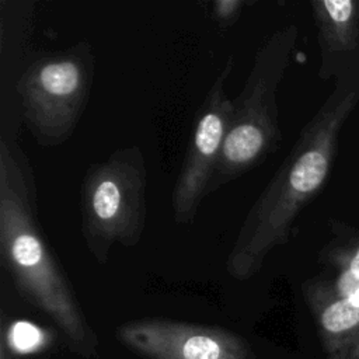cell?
<instances>
[{"label": "cell", "mask_w": 359, "mask_h": 359, "mask_svg": "<svg viewBox=\"0 0 359 359\" xmlns=\"http://www.w3.org/2000/svg\"><path fill=\"white\" fill-rule=\"evenodd\" d=\"M94 53L88 42L46 53L20 76L15 90L28 130L39 146L65 143L88 102Z\"/></svg>", "instance_id": "cell-5"}, {"label": "cell", "mask_w": 359, "mask_h": 359, "mask_svg": "<svg viewBox=\"0 0 359 359\" xmlns=\"http://www.w3.org/2000/svg\"><path fill=\"white\" fill-rule=\"evenodd\" d=\"M0 359H15L11 355V348L8 349L4 344V341H1V345H0Z\"/></svg>", "instance_id": "cell-13"}, {"label": "cell", "mask_w": 359, "mask_h": 359, "mask_svg": "<svg viewBox=\"0 0 359 359\" xmlns=\"http://www.w3.org/2000/svg\"><path fill=\"white\" fill-rule=\"evenodd\" d=\"M358 101L359 76L337 79L332 93L303 128L293 149L241 222L226 259L231 278H252L268 255L289 241L297 216L331 172L339 133Z\"/></svg>", "instance_id": "cell-1"}, {"label": "cell", "mask_w": 359, "mask_h": 359, "mask_svg": "<svg viewBox=\"0 0 359 359\" xmlns=\"http://www.w3.org/2000/svg\"><path fill=\"white\" fill-rule=\"evenodd\" d=\"M116 337L143 359H255L245 339L216 325L149 317L121 324Z\"/></svg>", "instance_id": "cell-7"}, {"label": "cell", "mask_w": 359, "mask_h": 359, "mask_svg": "<svg viewBox=\"0 0 359 359\" xmlns=\"http://www.w3.org/2000/svg\"><path fill=\"white\" fill-rule=\"evenodd\" d=\"M146 187V160L133 144L87 168L80 192L81 233L98 264L108 261L115 244L133 247L140 241L147 217Z\"/></svg>", "instance_id": "cell-4"}, {"label": "cell", "mask_w": 359, "mask_h": 359, "mask_svg": "<svg viewBox=\"0 0 359 359\" xmlns=\"http://www.w3.org/2000/svg\"><path fill=\"white\" fill-rule=\"evenodd\" d=\"M318 32L320 77L359 76V1L314 0Z\"/></svg>", "instance_id": "cell-8"}, {"label": "cell", "mask_w": 359, "mask_h": 359, "mask_svg": "<svg viewBox=\"0 0 359 359\" xmlns=\"http://www.w3.org/2000/svg\"><path fill=\"white\" fill-rule=\"evenodd\" d=\"M32 172L17 144L0 142V255L20 294L76 344L88 327L70 282L36 222Z\"/></svg>", "instance_id": "cell-2"}, {"label": "cell", "mask_w": 359, "mask_h": 359, "mask_svg": "<svg viewBox=\"0 0 359 359\" xmlns=\"http://www.w3.org/2000/svg\"><path fill=\"white\" fill-rule=\"evenodd\" d=\"M233 67L234 59L230 56L212 83L198 112L171 195L174 220L178 224L192 223L203 198L208 196V187L220 157L233 114V100L229 98L226 88Z\"/></svg>", "instance_id": "cell-6"}, {"label": "cell", "mask_w": 359, "mask_h": 359, "mask_svg": "<svg viewBox=\"0 0 359 359\" xmlns=\"http://www.w3.org/2000/svg\"><path fill=\"white\" fill-rule=\"evenodd\" d=\"M297 38L289 24L275 31L255 52L240 94L233 100L227 136L208 195L264 163L282 140L278 87L285 76Z\"/></svg>", "instance_id": "cell-3"}, {"label": "cell", "mask_w": 359, "mask_h": 359, "mask_svg": "<svg viewBox=\"0 0 359 359\" xmlns=\"http://www.w3.org/2000/svg\"><path fill=\"white\" fill-rule=\"evenodd\" d=\"M303 294L316 318L325 359H359V300L335 294L323 276L304 282Z\"/></svg>", "instance_id": "cell-9"}, {"label": "cell", "mask_w": 359, "mask_h": 359, "mask_svg": "<svg viewBox=\"0 0 359 359\" xmlns=\"http://www.w3.org/2000/svg\"><path fill=\"white\" fill-rule=\"evenodd\" d=\"M244 6L243 0H217L213 3V14L222 25H231L240 17Z\"/></svg>", "instance_id": "cell-11"}, {"label": "cell", "mask_w": 359, "mask_h": 359, "mask_svg": "<svg viewBox=\"0 0 359 359\" xmlns=\"http://www.w3.org/2000/svg\"><path fill=\"white\" fill-rule=\"evenodd\" d=\"M320 261L332 271H341L359 280V234H338L328 243Z\"/></svg>", "instance_id": "cell-10"}, {"label": "cell", "mask_w": 359, "mask_h": 359, "mask_svg": "<svg viewBox=\"0 0 359 359\" xmlns=\"http://www.w3.org/2000/svg\"><path fill=\"white\" fill-rule=\"evenodd\" d=\"M36 332V328L29 324H17L14 330V345L21 349H31L32 342L29 341V335H34Z\"/></svg>", "instance_id": "cell-12"}]
</instances>
